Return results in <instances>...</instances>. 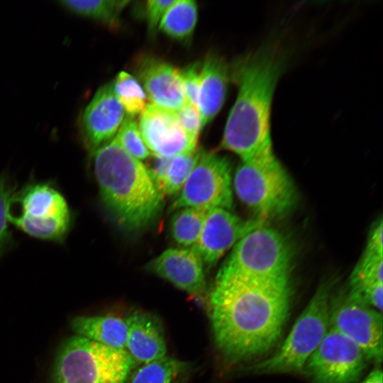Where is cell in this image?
Segmentation results:
<instances>
[{"mask_svg": "<svg viewBox=\"0 0 383 383\" xmlns=\"http://www.w3.org/2000/svg\"><path fill=\"white\" fill-rule=\"evenodd\" d=\"M289 280L250 282L216 277L208 296L216 345L227 359H251L279 340L289 313Z\"/></svg>", "mask_w": 383, "mask_h": 383, "instance_id": "6da1fadb", "label": "cell"}, {"mask_svg": "<svg viewBox=\"0 0 383 383\" xmlns=\"http://www.w3.org/2000/svg\"><path fill=\"white\" fill-rule=\"evenodd\" d=\"M287 60V50L274 40L243 57L233 69L238 89L227 118L221 147L238 155L243 162L274 155L271 109Z\"/></svg>", "mask_w": 383, "mask_h": 383, "instance_id": "7a4b0ae2", "label": "cell"}, {"mask_svg": "<svg viewBox=\"0 0 383 383\" xmlns=\"http://www.w3.org/2000/svg\"><path fill=\"white\" fill-rule=\"evenodd\" d=\"M101 202L122 229L138 231L160 210L162 193L147 167L113 138L91 153Z\"/></svg>", "mask_w": 383, "mask_h": 383, "instance_id": "3957f363", "label": "cell"}, {"mask_svg": "<svg viewBox=\"0 0 383 383\" xmlns=\"http://www.w3.org/2000/svg\"><path fill=\"white\" fill-rule=\"evenodd\" d=\"M136 365L126 350L74 334L57 351L50 383H126Z\"/></svg>", "mask_w": 383, "mask_h": 383, "instance_id": "277c9868", "label": "cell"}, {"mask_svg": "<svg viewBox=\"0 0 383 383\" xmlns=\"http://www.w3.org/2000/svg\"><path fill=\"white\" fill-rule=\"evenodd\" d=\"M292 260V250L284 235L262 224L236 243L216 277L266 282L289 280Z\"/></svg>", "mask_w": 383, "mask_h": 383, "instance_id": "5b68a950", "label": "cell"}, {"mask_svg": "<svg viewBox=\"0 0 383 383\" xmlns=\"http://www.w3.org/2000/svg\"><path fill=\"white\" fill-rule=\"evenodd\" d=\"M331 302L329 289L321 286L280 348L253 369L262 373L301 370L330 328Z\"/></svg>", "mask_w": 383, "mask_h": 383, "instance_id": "8992f818", "label": "cell"}, {"mask_svg": "<svg viewBox=\"0 0 383 383\" xmlns=\"http://www.w3.org/2000/svg\"><path fill=\"white\" fill-rule=\"evenodd\" d=\"M9 221L38 238L61 240L70 230L72 215L55 187L35 183L14 192L9 205Z\"/></svg>", "mask_w": 383, "mask_h": 383, "instance_id": "52a82bcc", "label": "cell"}, {"mask_svg": "<svg viewBox=\"0 0 383 383\" xmlns=\"http://www.w3.org/2000/svg\"><path fill=\"white\" fill-rule=\"evenodd\" d=\"M233 187L239 199L263 217L284 214L296 199L293 182L274 155L257 162H242Z\"/></svg>", "mask_w": 383, "mask_h": 383, "instance_id": "ba28073f", "label": "cell"}, {"mask_svg": "<svg viewBox=\"0 0 383 383\" xmlns=\"http://www.w3.org/2000/svg\"><path fill=\"white\" fill-rule=\"evenodd\" d=\"M233 206L231 164L225 156L204 152L179 192L174 208L209 211Z\"/></svg>", "mask_w": 383, "mask_h": 383, "instance_id": "9c48e42d", "label": "cell"}, {"mask_svg": "<svg viewBox=\"0 0 383 383\" xmlns=\"http://www.w3.org/2000/svg\"><path fill=\"white\" fill-rule=\"evenodd\" d=\"M366 360L354 342L330 326L304 368L315 383H353L362 373Z\"/></svg>", "mask_w": 383, "mask_h": 383, "instance_id": "30bf717a", "label": "cell"}, {"mask_svg": "<svg viewBox=\"0 0 383 383\" xmlns=\"http://www.w3.org/2000/svg\"><path fill=\"white\" fill-rule=\"evenodd\" d=\"M330 326L354 342L367 360L382 362V312L348 292L331 302Z\"/></svg>", "mask_w": 383, "mask_h": 383, "instance_id": "8fae6325", "label": "cell"}, {"mask_svg": "<svg viewBox=\"0 0 383 383\" xmlns=\"http://www.w3.org/2000/svg\"><path fill=\"white\" fill-rule=\"evenodd\" d=\"M263 224L262 220H245L223 208L207 211L196 243L191 248L204 265L211 267L247 233Z\"/></svg>", "mask_w": 383, "mask_h": 383, "instance_id": "7c38bea8", "label": "cell"}, {"mask_svg": "<svg viewBox=\"0 0 383 383\" xmlns=\"http://www.w3.org/2000/svg\"><path fill=\"white\" fill-rule=\"evenodd\" d=\"M124 116L113 83L101 86L83 111L79 125L82 143L90 153L113 139Z\"/></svg>", "mask_w": 383, "mask_h": 383, "instance_id": "4fadbf2b", "label": "cell"}, {"mask_svg": "<svg viewBox=\"0 0 383 383\" xmlns=\"http://www.w3.org/2000/svg\"><path fill=\"white\" fill-rule=\"evenodd\" d=\"M138 128L153 156L170 158L197 148L180 125L176 112L155 104H148Z\"/></svg>", "mask_w": 383, "mask_h": 383, "instance_id": "5bb4252c", "label": "cell"}, {"mask_svg": "<svg viewBox=\"0 0 383 383\" xmlns=\"http://www.w3.org/2000/svg\"><path fill=\"white\" fill-rule=\"evenodd\" d=\"M135 71L152 104L177 111L186 101L180 71L171 64L145 55L135 62Z\"/></svg>", "mask_w": 383, "mask_h": 383, "instance_id": "9a60e30c", "label": "cell"}, {"mask_svg": "<svg viewBox=\"0 0 383 383\" xmlns=\"http://www.w3.org/2000/svg\"><path fill=\"white\" fill-rule=\"evenodd\" d=\"M147 267L150 272L198 299H202L206 294L204 264L191 249H167L150 261Z\"/></svg>", "mask_w": 383, "mask_h": 383, "instance_id": "2e32d148", "label": "cell"}, {"mask_svg": "<svg viewBox=\"0 0 383 383\" xmlns=\"http://www.w3.org/2000/svg\"><path fill=\"white\" fill-rule=\"evenodd\" d=\"M126 320L128 326L126 350L136 363L144 364L165 356L164 330L157 318L148 313L134 311Z\"/></svg>", "mask_w": 383, "mask_h": 383, "instance_id": "e0dca14e", "label": "cell"}, {"mask_svg": "<svg viewBox=\"0 0 383 383\" xmlns=\"http://www.w3.org/2000/svg\"><path fill=\"white\" fill-rule=\"evenodd\" d=\"M230 66L219 55L211 53L201 63V83L197 108L201 127L210 123L221 109L231 77Z\"/></svg>", "mask_w": 383, "mask_h": 383, "instance_id": "ac0fdd59", "label": "cell"}, {"mask_svg": "<svg viewBox=\"0 0 383 383\" xmlns=\"http://www.w3.org/2000/svg\"><path fill=\"white\" fill-rule=\"evenodd\" d=\"M349 293L382 313L383 253L365 249L350 275Z\"/></svg>", "mask_w": 383, "mask_h": 383, "instance_id": "d6986e66", "label": "cell"}, {"mask_svg": "<svg viewBox=\"0 0 383 383\" xmlns=\"http://www.w3.org/2000/svg\"><path fill=\"white\" fill-rule=\"evenodd\" d=\"M75 334L102 345L126 350L128 326L126 318L115 316H77L70 321Z\"/></svg>", "mask_w": 383, "mask_h": 383, "instance_id": "ffe728a7", "label": "cell"}, {"mask_svg": "<svg viewBox=\"0 0 383 383\" xmlns=\"http://www.w3.org/2000/svg\"><path fill=\"white\" fill-rule=\"evenodd\" d=\"M197 21V5L192 0H179L172 3L163 15L158 28L169 37L189 39Z\"/></svg>", "mask_w": 383, "mask_h": 383, "instance_id": "44dd1931", "label": "cell"}, {"mask_svg": "<svg viewBox=\"0 0 383 383\" xmlns=\"http://www.w3.org/2000/svg\"><path fill=\"white\" fill-rule=\"evenodd\" d=\"M129 3L128 1L116 0L59 1L67 10L99 21L111 28L119 26L121 13Z\"/></svg>", "mask_w": 383, "mask_h": 383, "instance_id": "7402d4cb", "label": "cell"}, {"mask_svg": "<svg viewBox=\"0 0 383 383\" xmlns=\"http://www.w3.org/2000/svg\"><path fill=\"white\" fill-rule=\"evenodd\" d=\"M206 212L194 208H182L173 215L170 232L174 240L182 248H192L196 243Z\"/></svg>", "mask_w": 383, "mask_h": 383, "instance_id": "603a6c76", "label": "cell"}, {"mask_svg": "<svg viewBox=\"0 0 383 383\" xmlns=\"http://www.w3.org/2000/svg\"><path fill=\"white\" fill-rule=\"evenodd\" d=\"M187 367L186 362L165 355L143 364L126 382L172 383L173 379Z\"/></svg>", "mask_w": 383, "mask_h": 383, "instance_id": "cb8c5ba5", "label": "cell"}, {"mask_svg": "<svg viewBox=\"0 0 383 383\" xmlns=\"http://www.w3.org/2000/svg\"><path fill=\"white\" fill-rule=\"evenodd\" d=\"M112 83L116 97L128 116L133 117L145 111L147 96L133 76L122 71Z\"/></svg>", "mask_w": 383, "mask_h": 383, "instance_id": "d4e9b609", "label": "cell"}, {"mask_svg": "<svg viewBox=\"0 0 383 383\" xmlns=\"http://www.w3.org/2000/svg\"><path fill=\"white\" fill-rule=\"evenodd\" d=\"M201 149H196L172 157L162 193L169 195L180 192L189 175L204 154Z\"/></svg>", "mask_w": 383, "mask_h": 383, "instance_id": "484cf974", "label": "cell"}, {"mask_svg": "<svg viewBox=\"0 0 383 383\" xmlns=\"http://www.w3.org/2000/svg\"><path fill=\"white\" fill-rule=\"evenodd\" d=\"M114 138L131 156L142 160L148 158L150 151L145 145L133 117L127 116L121 123Z\"/></svg>", "mask_w": 383, "mask_h": 383, "instance_id": "4316f807", "label": "cell"}, {"mask_svg": "<svg viewBox=\"0 0 383 383\" xmlns=\"http://www.w3.org/2000/svg\"><path fill=\"white\" fill-rule=\"evenodd\" d=\"M14 193L13 187L8 178L0 175V256L11 239L9 229L8 210L10 200Z\"/></svg>", "mask_w": 383, "mask_h": 383, "instance_id": "83f0119b", "label": "cell"}, {"mask_svg": "<svg viewBox=\"0 0 383 383\" xmlns=\"http://www.w3.org/2000/svg\"><path fill=\"white\" fill-rule=\"evenodd\" d=\"M176 112L179 122L189 138L197 143L201 129L198 108L188 100Z\"/></svg>", "mask_w": 383, "mask_h": 383, "instance_id": "f1b7e54d", "label": "cell"}, {"mask_svg": "<svg viewBox=\"0 0 383 383\" xmlns=\"http://www.w3.org/2000/svg\"><path fill=\"white\" fill-rule=\"evenodd\" d=\"M179 71L186 99L197 107L201 83V63L189 64Z\"/></svg>", "mask_w": 383, "mask_h": 383, "instance_id": "f546056e", "label": "cell"}, {"mask_svg": "<svg viewBox=\"0 0 383 383\" xmlns=\"http://www.w3.org/2000/svg\"><path fill=\"white\" fill-rule=\"evenodd\" d=\"M174 0H150L145 5V17L148 30L155 33L167 9Z\"/></svg>", "mask_w": 383, "mask_h": 383, "instance_id": "4dcf8cb0", "label": "cell"}, {"mask_svg": "<svg viewBox=\"0 0 383 383\" xmlns=\"http://www.w3.org/2000/svg\"><path fill=\"white\" fill-rule=\"evenodd\" d=\"M171 159L172 157L153 156L151 167L150 168L147 167L150 174L161 192L167 177Z\"/></svg>", "mask_w": 383, "mask_h": 383, "instance_id": "1f68e13d", "label": "cell"}, {"mask_svg": "<svg viewBox=\"0 0 383 383\" xmlns=\"http://www.w3.org/2000/svg\"><path fill=\"white\" fill-rule=\"evenodd\" d=\"M382 371L379 368L372 370L361 383H382Z\"/></svg>", "mask_w": 383, "mask_h": 383, "instance_id": "d6a6232c", "label": "cell"}]
</instances>
